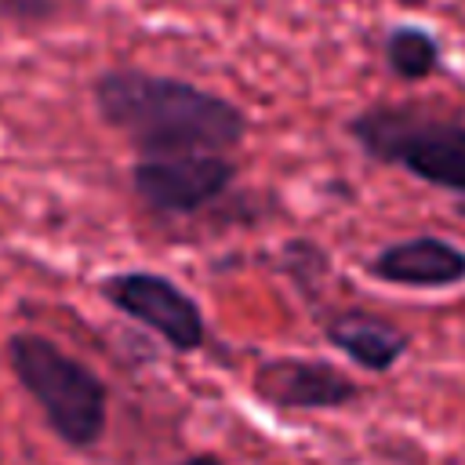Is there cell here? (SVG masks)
Returning <instances> with one entry per match:
<instances>
[{"instance_id":"obj_1","label":"cell","mask_w":465,"mask_h":465,"mask_svg":"<svg viewBox=\"0 0 465 465\" xmlns=\"http://www.w3.org/2000/svg\"><path fill=\"white\" fill-rule=\"evenodd\" d=\"M91 102L98 120L120 131L138 156L229 153L247 134V113L229 98L134 65L98 73Z\"/></svg>"},{"instance_id":"obj_2","label":"cell","mask_w":465,"mask_h":465,"mask_svg":"<svg viewBox=\"0 0 465 465\" xmlns=\"http://www.w3.org/2000/svg\"><path fill=\"white\" fill-rule=\"evenodd\" d=\"M345 134L363 156L465 196V124L421 105H371L349 116Z\"/></svg>"},{"instance_id":"obj_3","label":"cell","mask_w":465,"mask_h":465,"mask_svg":"<svg viewBox=\"0 0 465 465\" xmlns=\"http://www.w3.org/2000/svg\"><path fill=\"white\" fill-rule=\"evenodd\" d=\"M7 363L62 443L87 450L102 440L109 418V389L84 360L44 334L22 331L7 338Z\"/></svg>"},{"instance_id":"obj_4","label":"cell","mask_w":465,"mask_h":465,"mask_svg":"<svg viewBox=\"0 0 465 465\" xmlns=\"http://www.w3.org/2000/svg\"><path fill=\"white\" fill-rule=\"evenodd\" d=\"M98 294L127 320L160 334L174 352H196L207 341L200 305L174 280L160 272H142V269L113 272L98 283Z\"/></svg>"},{"instance_id":"obj_5","label":"cell","mask_w":465,"mask_h":465,"mask_svg":"<svg viewBox=\"0 0 465 465\" xmlns=\"http://www.w3.org/2000/svg\"><path fill=\"white\" fill-rule=\"evenodd\" d=\"M236 178L229 153H167L138 156L131 167V189L160 214H196L214 203Z\"/></svg>"},{"instance_id":"obj_6","label":"cell","mask_w":465,"mask_h":465,"mask_svg":"<svg viewBox=\"0 0 465 465\" xmlns=\"http://www.w3.org/2000/svg\"><path fill=\"white\" fill-rule=\"evenodd\" d=\"M251 389L272 411H338L360 396V385L341 367L305 356L262 360Z\"/></svg>"},{"instance_id":"obj_7","label":"cell","mask_w":465,"mask_h":465,"mask_svg":"<svg viewBox=\"0 0 465 465\" xmlns=\"http://www.w3.org/2000/svg\"><path fill=\"white\" fill-rule=\"evenodd\" d=\"M367 272L381 283H396V287H458L465 283V251L443 236L432 232H418L407 240H396L389 247H381Z\"/></svg>"},{"instance_id":"obj_8","label":"cell","mask_w":465,"mask_h":465,"mask_svg":"<svg viewBox=\"0 0 465 465\" xmlns=\"http://www.w3.org/2000/svg\"><path fill=\"white\" fill-rule=\"evenodd\" d=\"M323 338L341 356H349L356 367H363L371 374L392 371V363H400L407 345H411V334L396 320L378 316V312H363V309H341V312L327 316Z\"/></svg>"},{"instance_id":"obj_9","label":"cell","mask_w":465,"mask_h":465,"mask_svg":"<svg viewBox=\"0 0 465 465\" xmlns=\"http://www.w3.org/2000/svg\"><path fill=\"white\" fill-rule=\"evenodd\" d=\"M381 58H385V65H389V73L396 80L414 84V80H429L432 73H440L443 47H440V40L429 29L411 25V22H400V25H392L385 33Z\"/></svg>"},{"instance_id":"obj_10","label":"cell","mask_w":465,"mask_h":465,"mask_svg":"<svg viewBox=\"0 0 465 465\" xmlns=\"http://www.w3.org/2000/svg\"><path fill=\"white\" fill-rule=\"evenodd\" d=\"M58 15V0H0V22L18 29H36Z\"/></svg>"},{"instance_id":"obj_11","label":"cell","mask_w":465,"mask_h":465,"mask_svg":"<svg viewBox=\"0 0 465 465\" xmlns=\"http://www.w3.org/2000/svg\"><path fill=\"white\" fill-rule=\"evenodd\" d=\"M178 465H225L218 454H189V458H182Z\"/></svg>"},{"instance_id":"obj_12","label":"cell","mask_w":465,"mask_h":465,"mask_svg":"<svg viewBox=\"0 0 465 465\" xmlns=\"http://www.w3.org/2000/svg\"><path fill=\"white\" fill-rule=\"evenodd\" d=\"M396 4H400V7H425L429 0H396Z\"/></svg>"}]
</instances>
